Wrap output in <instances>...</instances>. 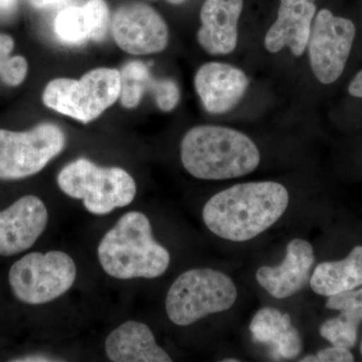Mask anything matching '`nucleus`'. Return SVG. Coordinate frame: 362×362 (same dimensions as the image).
Instances as JSON below:
<instances>
[{
	"instance_id": "obj_1",
	"label": "nucleus",
	"mask_w": 362,
	"mask_h": 362,
	"mask_svg": "<svg viewBox=\"0 0 362 362\" xmlns=\"http://www.w3.org/2000/svg\"><path fill=\"white\" fill-rule=\"evenodd\" d=\"M289 204V192L274 181L240 183L214 195L202 211L211 233L232 242H246L275 225Z\"/></svg>"
},
{
	"instance_id": "obj_2",
	"label": "nucleus",
	"mask_w": 362,
	"mask_h": 362,
	"mask_svg": "<svg viewBox=\"0 0 362 362\" xmlns=\"http://www.w3.org/2000/svg\"><path fill=\"white\" fill-rule=\"evenodd\" d=\"M181 162L194 177L225 180L242 177L258 168L261 156L251 138L221 126H197L180 145Z\"/></svg>"
},
{
	"instance_id": "obj_3",
	"label": "nucleus",
	"mask_w": 362,
	"mask_h": 362,
	"mask_svg": "<svg viewBox=\"0 0 362 362\" xmlns=\"http://www.w3.org/2000/svg\"><path fill=\"white\" fill-rule=\"evenodd\" d=\"M98 257L103 270L121 280L157 278L170 264L168 250L153 239L148 218L139 211L124 214L104 235Z\"/></svg>"
},
{
	"instance_id": "obj_4",
	"label": "nucleus",
	"mask_w": 362,
	"mask_h": 362,
	"mask_svg": "<svg viewBox=\"0 0 362 362\" xmlns=\"http://www.w3.org/2000/svg\"><path fill=\"white\" fill-rule=\"evenodd\" d=\"M238 291L232 279L213 269H192L176 279L166 296L171 322L188 326L211 314L232 308Z\"/></svg>"
},
{
	"instance_id": "obj_5",
	"label": "nucleus",
	"mask_w": 362,
	"mask_h": 362,
	"mask_svg": "<svg viewBox=\"0 0 362 362\" xmlns=\"http://www.w3.org/2000/svg\"><path fill=\"white\" fill-rule=\"evenodd\" d=\"M62 192L76 199H83L88 211L107 214L124 207L134 199L136 183L124 169L100 168L86 158H78L62 169L58 175Z\"/></svg>"
},
{
	"instance_id": "obj_6",
	"label": "nucleus",
	"mask_w": 362,
	"mask_h": 362,
	"mask_svg": "<svg viewBox=\"0 0 362 362\" xmlns=\"http://www.w3.org/2000/svg\"><path fill=\"white\" fill-rule=\"evenodd\" d=\"M120 92V71L98 68L80 80L59 78L51 81L45 86L42 102L62 115L89 123L115 103Z\"/></svg>"
},
{
	"instance_id": "obj_7",
	"label": "nucleus",
	"mask_w": 362,
	"mask_h": 362,
	"mask_svg": "<svg viewBox=\"0 0 362 362\" xmlns=\"http://www.w3.org/2000/svg\"><path fill=\"white\" fill-rule=\"evenodd\" d=\"M77 277L75 262L66 252H32L9 271L11 289L26 304L49 303L71 289Z\"/></svg>"
},
{
	"instance_id": "obj_8",
	"label": "nucleus",
	"mask_w": 362,
	"mask_h": 362,
	"mask_svg": "<svg viewBox=\"0 0 362 362\" xmlns=\"http://www.w3.org/2000/svg\"><path fill=\"white\" fill-rule=\"evenodd\" d=\"M65 145V133L54 124H40L26 132L0 129V180H21L40 173Z\"/></svg>"
},
{
	"instance_id": "obj_9",
	"label": "nucleus",
	"mask_w": 362,
	"mask_h": 362,
	"mask_svg": "<svg viewBox=\"0 0 362 362\" xmlns=\"http://www.w3.org/2000/svg\"><path fill=\"white\" fill-rule=\"evenodd\" d=\"M356 35V25L349 18L327 8L316 14L307 47L312 71L321 84H332L341 77Z\"/></svg>"
},
{
	"instance_id": "obj_10",
	"label": "nucleus",
	"mask_w": 362,
	"mask_h": 362,
	"mask_svg": "<svg viewBox=\"0 0 362 362\" xmlns=\"http://www.w3.org/2000/svg\"><path fill=\"white\" fill-rule=\"evenodd\" d=\"M112 35L122 51L134 56L163 52L168 45V26L153 7L134 2L114 13Z\"/></svg>"
},
{
	"instance_id": "obj_11",
	"label": "nucleus",
	"mask_w": 362,
	"mask_h": 362,
	"mask_svg": "<svg viewBox=\"0 0 362 362\" xmlns=\"http://www.w3.org/2000/svg\"><path fill=\"white\" fill-rule=\"evenodd\" d=\"M47 207L35 195L21 197L0 211V256H13L33 246L47 226Z\"/></svg>"
},
{
	"instance_id": "obj_12",
	"label": "nucleus",
	"mask_w": 362,
	"mask_h": 362,
	"mask_svg": "<svg viewBox=\"0 0 362 362\" xmlns=\"http://www.w3.org/2000/svg\"><path fill=\"white\" fill-rule=\"evenodd\" d=\"M250 80L244 71L230 64L211 62L197 70L194 87L204 109L214 115L228 113L246 94Z\"/></svg>"
},
{
	"instance_id": "obj_13",
	"label": "nucleus",
	"mask_w": 362,
	"mask_h": 362,
	"mask_svg": "<svg viewBox=\"0 0 362 362\" xmlns=\"http://www.w3.org/2000/svg\"><path fill=\"white\" fill-rule=\"evenodd\" d=\"M314 262L315 257L310 243L294 239L288 244L283 263L276 267L259 268L257 281L276 299H285L303 289L310 281Z\"/></svg>"
},
{
	"instance_id": "obj_14",
	"label": "nucleus",
	"mask_w": 362,
	"mask_h": 362,
	"mask_svg": "<svg viewBox=\"0 0 362 362\" xmlns=\"http://www.w3.org/2000/svg\"><path fill=\"white\" fill-rule=\"evenodd\" d=\"M315 16V0H280L277 20L264 40L267 51L277 54L289 47L295 57H301L308 45Z\"/></svg>"
},
{
	"instance_id": "obj_15",
	"label": "nucleus",
	"mask_w": 362,
	"mask_h": 362,
	"mask_svg": "<svg viewBox=\"0 0 362 362\" xmlns=\"http://www.w3.org/2000/svg\"><path fill=\"white\" fill-rule=\"evenodd\" d=\"M244 0H206L201 9L197 40L213 56L228 54L238 45V23Z\"/></svg>"
},
{
	"instance_id": "obj_16",
	"label": "nucleus",
	"mask_w": 362,
	"mask_h": 362,
	"mask_svg": "<svg viewBox=\"0 0 362 362\" xmlns=\"http://www.w3.org/2000/svg\"><path fill=\"white\" fill-rule=\"evenodd\" d=\"M120 100L125 108H136L146 93L153 96L157 107L163 112L173 111L180 102V88L175 81L154 78L148 66L142 62L126 64L120 71Z\"/></svg>"
},
{
	"instance_id": "obj_17",
	"label": "nucleus",
	"mask_w": 362,
	"mask_h": 362,
	"mask_svg": "<svg viewBox=\"0 0 362 362\" xmlns=\"http://www.w3.org/2000/svg\"><path fill=\"white\" fill-rule=\"evenodd\" d=\"M109 25V8L105 0H88L83 6H66L54 21V33L68 45L102 40Z\"/></svg>"
},
{
	"instance_id": "obj_18",
	"label": "nucleus",
	"mask_w": 362,
	"mask_h": 362,
	"mask_svg": "<svg viewBox=\"0 0 362 362\" xmlns=\"http://www.w3.org/2000/svg\"><path fill=\"white\" fill-rule=\"evenodd\" d=\"M107 356L113 362H170L145 324L127 321L112 331L105 343Z\"/></svg>"
},
{
	"instance_id": "obj_19",
	"label": "nucleus",
	"mask_w": 362,
	"mask_h": 362,
	"mask_svg": "<svg viewBox=\"0 0 362 362\" xmlns=\"http://www.w3.org/2000/svg\"><path fill=\"white\" fill-rule=\"evenodd\" d=\"M250 330L256 341L269 345L281 358H295L303 349L301 335L293 325L291 318L278 309L265 307L257 312Z\"/></svg>"
},
{
	"instance_id": "obj_20",
	"label": "nucleus",
	"mask_w": 362,
	"mask_h": 362,
	"mask_svg": "<svg viewBox=\"0 0 362 362\" xmlns=\"http://www.w3.org/2000/svg\"><path fill=\"white\" fill-rule=\"evenodd\" d=\"M312 290L321 296H333L362 286V246L346 258L319 264L310 278Z\"/></svg>"
},
{
	"instance_id": "obj_21",
	"label": "nucleus",
	"mask_w": 362,
	"mask_h": 362,
	"mask_svg": "<svg viewBox=\"0 0 362 362\" xmlns=\"http://www.w3.org/2000/svg\"><path fill=\"white\" fill-rule=\"evenodd\" d=\"M14 47L13 37L0 33V78L11 87L21 85L28 74V62L23 57H11Z\"/></svg>"
},
{
	"instance_id": "obj_22",
	"label": "nucleus",
	"mask_w": 362,
	"mask_h": 362,
	"mask_svg": "<svg viewBox=\"0 0 362 362\" xmlns=\"http://www.w3.org/2000/svg\"><path fill=\"white\" fill-rule=\"evenodd\" d=\"M358 325L345 320L342 317L329 319L321 325V337L334 346L350 349L356 345Z\"/></svg>"
},
{
	"instance_id": "obj_23",
	"label": "nucleus",
	"mask_w": 362,
	"mask_h": 362,
	"mask_svg": "<svg viewBox=\"0 0 362 362\" xmlns=\"http://www.w3.org/2000/svg\"><path fill=\"white\" fill-rule=\"evenodd\" d=\"M326 307L341 312L340 317L358 325L362 321V288L328 297Z\"/></svg>"
},
{
	"instance_id": "obj_24",
	"label": "nucleus",
	"mask_w": 362,
	"mask_h": 362,
	"mask_svg": "<svg viewBox=\"0 0 362 362\" xmlns=\"http://www.w3.org/2000/svg\"><path fill=\"white\" fill-rule=\"evenodd\" d=\"M354 361L349 349L334 346L320 350L316 356H308L301 359V362H351Z\"/></svg>"
},
{
	"instance_id": "obj_25",
	"label": "nucleus",
	"mask_w": 362,
	"mask_h": 362,
	"mask_svg": "<svg viewBox=\"0 0 362 362\" xmlns=\"http://www.w3.org/2000/svg\"><path fill=\"white\" fill-rule=\"evenodd\" d=\"M74 0H28L30 6L37 9L51 8L54 6H68Z\"/></svg>"
},
{
	"instance_id": "obj_26",
	"label": "nucleus",
	"mask_w": 362,
	"mask_h": 362,
	"mask_svg": "<svg viewBox=\"0 0 362 362\" xmlns=\"http://www.w3.org/2000/svg\"><path fill=\"white\" fill-rule=\"evenodd\" d=\"M349 93L351 96L362 99V70L356 74L349 86Z\"/></svg>"
},
{
	"instance_id": "obj_27",
	"label": "nucleus",
	"mask_w": 362,
	"mask_h": 362,
	"mask_svg": "<svg viewBox=\"0 0 362 362\" xmlns=\"http://www.w3.org/2000/svg\"><path fill=\"white\" fill-rule=\"evenodd\" d=\"M18 0H0V13H8L13 11Z\"/></svg>"
},
{
	"instance_id": "obj_28",
	"label": "nucleus",
	"mask_w": 362,
	"mask_h": 362,
	"mask_svg": "<svg viewBox=\"0 0 362 362\" xmlns=\"http://www.w3.org/2000/svg\"><path fill=\"white\" fill-rule=\"evenodd\" d=\"M54 361V359H49L47 356H28V357H23V358L21 359H16V361Z\"/></svg>"
},
{
	"instance_id": "obj_29",
	"label": "nucleus",
	"mask_w": 362,
	"mask_h": 362,
	"mask_svg": "<svg viewBox=\"0 0 362 362\" xmlns=\"http://www.w3.org/2000/svg\"><path fill=\"white\" fill-rule=\"evenodd\" d=\"M169 4H175V6H178V4H185L187 0H168Z\"/></svg>"
},
{
	"instance_id": "obj_30",
	"label": "nucleus",
	"mask_w": 362,
	"mask_h": 362,
	"mask_svg": "<svg viewBox=\"0 0 362 362\" xmlns=\"http://www.w3.org/2000/svg\"><path fill=\"white\" fill-rule=\"evenodd\" d=\"M223 362H238V359H225V361H223Z\"/></svg>"
},
{
	"instance_id": "obj_31",
	"label": "nucleus",
	"mask_w": 362,
	"mask_h": 362,
	"mask_svg": "<svg viewBox=\"0 0 362 362\" xmlns=\"http://www.w3.org/2000/svg\"><path fill=\"white\" fill-rule=\"evenodd\" d=\"M361 349H362V347H361Z\"/></svg>"
}]
</instances>
